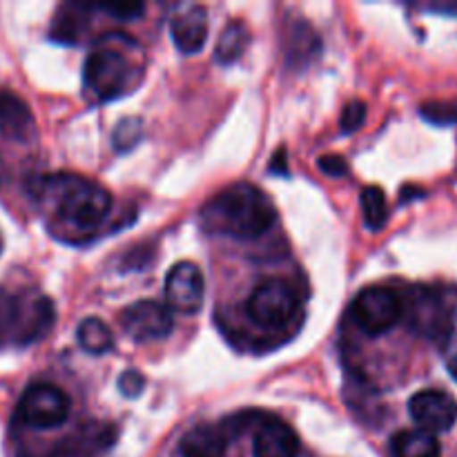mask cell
<instances>
[{
    "label": "cell",
    "instance_id": "cell-25",
    "mask_svg": "<svg viewBox=\"0 0 457 457\" xmlns=\"http://www.w3.org/2000/svg\"><path fill=\"white\" fill-rule=\"evenodd\" d=\"M103 12H110L112 16L119 18V21H137L138 16H143L145 12V4L143 3H128V4H103Z\"/></svg>",
    "mask_w": 457,
    "mask_h": 457
},
{
    "label": "cell",
    "instance_id": "cell-3",
    "mask_svg": "<svg viewBox=\"0 0 457 457\" xmlns=\"http://www.w3.org/2000/svg\"><path fill=\"white\" fill-rule=\"evenodd\" d=\"M54 303L38 290L0 288V348L38 342L54 326Z\"/></svg>",
    "mask_w": 457,
    "mask_h": 457
},
{
    "label": "cell",
    "instance_id": "cell-23",
    "mask_svg": "<svg viewBox=\"0 0 457 457\" xmlns=\"http://www.w3.org/2000/svg\"><path fill=\"white\" fill-rule=\"evenodd\" d=\"M143 388H145V378L141 373H137V370H125L119 378V391L125 397H138Z\"/></svg>",
    "mask_w": 457,
    "mask_h": 457
},
{
    "label": "cell",
    "instance_id": "cell-5",
    "mask_svg": "<svg viewBox=\"0 0 457 457\" xmlns=\"http://www.w3.org/2000/svg\"><path fill=\"white\" fill-rule=\"evenodd\" d=\"M299 311V295L288 281L279 277L262 281L257 288L250 293L245 312L250 320L263 328H281L288 324Z\"/></svg>",
    "mask_w": 457,
    "mask_h": 457
},
{
    "label": "cell",
    "instance_id": "cell-27",
    "mask_svg": "<svg viewBox=\"0 0 457 457\" xmlns=\"http://www.w3.org/2000/svg\"><path fill=\"white\" fill-rule=\"evenodd\" d=\"M0 181H3V163H0Z\"/></svg>",
    "mask_w": 457,
    "mask_h": 457
},
{
    "label": "cell",
    "instance_id": "cell-4",
    "mask_svg": "<svg viewBox=\"0 0 457 457\" xmlns=\"http://www.w3.org/2000/svg\"><path fill=\"white\" fill-rule=\"evenodd\" d=\"M132 76L134 65L125 52L114 47H98L85 61V94H89L94 101H112L128 89Z\"/></svg>",
    "mask_w": 457,
    "mask_h": 457
},
{
    "label": "cell",
    "instance_id": "cell-28",
    "mask_svg": "<svg viewBox=\"0 0 457 457\" xmlns=\"http://www.w3.org/2000/svg\"><path fill=\"white\" fill-rule=\"evenodd\" d=\"M0 253H3V235H0Z\"/></svg>",
    "mask_w": 457,
    "mask_h": 457
},
{
    "label": "cell",
    "instance_id": "cell-22",
    "mask_svg": "<svg viewBox=\"0 0 457 457\" xmlns=\"http://www.w3.org/2000/svg\"><path fill=\"white\" fill-rule=\"evenodd\" d=\"M366 120V103L364 101H351L342 112V132L351 134L360 129Z\"/></svg>",
    "mask_w": 457,
    "mask_h": 457
},
{
    "label": "cell",
    "instance_id": "cell-17",
    "mask_svg": "<svg viewBox=\"0 0 457 457\" xmlns=\"http://www.w3.org/2000/svg\"><path fill=\"white\" fill-rule=\"evenodd\" d=\"M393 457H442L440 442L427 431H400L391 442Z\"/></svg>",
    "mask_w": 457,
    "mask_h": 457
},
{
    "label": "cell",
    "instance_id": "cell-15",
    "mask_svg": "<svg viewBox=\"0 0 457 457\" xmlns=\"http://www.w3.org/2000/svg\"><path fill=\"white\" fill-rule=\"evenodd\" d=\"M179 451L183 457H226L228 451V433L226 428L201 427L190 428L179 442Z\"/></svg>",
    "mask_w": 457,
    "mask_h": 457
},
{
    "label": "cell",
    "instance_id": "cell-19",
    "mask_svg": "<svg viewBox=\"0 0 457 457\" xmlns=\"http://www.w3.org/2000/svg\"><path fill=\"white\" fill-rule=\"evenodd\" d=\"M360 204H361V212H364L366 228L373 232L382 230L388 221V204L382 187L379 186L364 187L360 196Z\"/></svg>",
    "mask_w": 457,
    "mask_h": 457
},
{
    "label": "cell",
    "instance_id": "cell-2",
    "mask_svg": "<svg viewBox=\"0 0 457 457\" xmlns=\"http://www.w3.org/2000/svg\"><path fill=\"white\" fill-rule=\"evenodd\" d=\"M204 221L237 239H257L275 226L277 208L253 183H235L205 205Z\"/></svg>",
    "mask_w": 457,
    "mask_h": 457
},
{
    "label": "cell",
    "instance_id": "cell-1",
    "mask_svg": "<svg viewBox=\"0 0 457 457\" xmlns=\"http://www.w3.org/2000/svg\"><path fill=\"white\" fill-rule=\"evenodd\" d=\"M34 196L54 217L74 230H94L112 210V195L98 183L76 174H47L34 183Z\"/></svg>",
    "mask_w": 457,
    "mask_h": 457
},
{
    "label": "cell",
    "instance_id": "cell-8",
    "mask_svg": "<svg viewBox=\"0 0 457 457\" xmlns=\"http://www.w3.org/2000/svg\"><path fill=\"white\" fill-rule=\"evenodd\" d=\"M446 290L420 288L411 303V324L428 339H446L455 324V306L446 297Z\"/></svg>",
    "mask_w": 457,
    "mask_h": 457
},
{
    "label": "cell",
    "instance_id": "cell-13",
    "mask_svg": "<svg viewBox=\"0 0 457 457\" xmlns=\"http://www.w3.org/2000/svg\"><path fill=\"white\" fill-rule=\"evenodd\" d=\"M208 12L205 7H190L170 21L172 40L181 54H196L208 40Z\"/></svg>",
    "mask_w": 457,
    "mask_h": 457
},
{
    "label": "cell",
    "instance_id": "cell-10",
    "mask_svg": "<svg viewBox=\"0 0 457 457\" xmlns=\"http://www.w3.org/2000/svg\"><path fill=\"white\" fill-rule=\"evenodd\" d=\"M205 279L196 263L179 262L165 277V302L170 311L195 315L204 306Z\"/></svg>",
    "mask_w": 457,
    "mask_h": 457
},
{
    "label": "cell",
    "instance_id": "cell-20",
    "mask_svg": "<svg viewBox=\"0 0 457 457\" xmlns=\"http://www.w3.org/2000/svg\"><path fill=\"white\" fill-rule=\"evenodd\" d=\"M420 114L433 125H457V98L422 103Z\"/></svg>",
    "mask_w": 457,
    "mask_h": 457
},
{
    "label": "cell",
    "instance_id": "cell-12",
    "mask_svg": "<svg viewBox=\"0 0 457 457\" xmlns=\"http://www.w3.org/2000/svg\"><path fill=\"white\" fill-rule=\"evenodd\" d=\"M254 457H297L299 437L293 428L279 418L268 415L253 440Z\"/></svg>",
    "mask_w": 457,
    "mask_h": 457
},
{
    "label": "cell",
    "instance_id": "cell-16",
    "mask_svg": "<svg viewBox=\"0 0 457 457\" xmlns=\"http://www.w3.org/2000/svg\"><path fill=\"white\" fill-rule=\"evenodd\" d=\"M250 45V29L244 21H230L223 31L219 34L217 45H214V58L219 65H232L244 56L245 47Z\"/></svg>",
    "mask_w": 457,
    "mask_h": 457
},
{
    "label": "cell",
    "instance_id": "cell-7",
    "mask_svg": "<svg viewBox=\"0 0 457 457\" xmlns=\"http://www.w3.org/2000/svg\"><path fill=\"white\" fill-rule=\"evenodd\" d=\"M353 315L361 333L369 337H379L395 328L397 321L404 315V306L395 290L386 286H370L355 297Z\"/></svg>",
    "mask_w": 457,
    "mask_h": 457
},
{
    "label": "cell",
    "instance_id": "cell-18",
    "mask_svg": "<svg viewBox=\"0 0 457 457\" xmlns=\"http://www.w3.org/2000/svg\"><path fill=\"white\" fill-rule=\"evenodd\" d=\"M76 339L79 346L89 355H105L114 348V335H112L110 326L98 317H87L76 328Z\"/></svg>",
    "mask_w": 457,
    "mask_h": 457
},
{
    "label": "cell",
    "instance_id": "cell-21",
    "mask_svg": "<svg viewBox=\"0 0 457 457\" xmlns=\"http://www.w3.org/2000/svg\"><path fill=\"white\" fill-rule=\"evenodd\" d=\"M143 134V120L137 119V116H128V119L119 120V125L114 128V134H112V143H114V150L128 152L141 141Z\"/></svg>",
    "mask_w": 457,
    "mask_h": 457
},
{
    "label": "cell",
    "instance_id": "cell-24",
    "mask_svg": "<svg viewBox=\"0 0 457 457\" xmlns=\"http://www.w3.org/2000/svg\"><path fill=\"white\" fill-rule=\"evenodd\" d=\"M317 165H320L321 172L328 174V177H333V179H342V177H346V174H348L346 159H344V156H339V154L320 156Z\"/></svg>",
    "mask_w": 457,
    "mask_h": 457
},
{
    "label": "cell",
    "instance_id": "cell-6",
    "mask_svg": "<svg viewBox=\"0 0 457 457\" xmlns=\"http://www.w3.org/2000/svg\"><path fill=\"white\" fill-rule=\"evenodd\" d=\"M16 413L25 427L38 428V431L58 428L70 418V397L54 384L36 382L25 388Z\"/></svg>",
    "mask_w": 457,
    "mask_h": 457
},
{
    "label": "cell",
    "instance_id": "cell-9",
    "mask_svg": "<svg viewBox=\"0 0 457 457\" xmlns=\"http://www.w3.org/2000/svg\"><path fill=\"white\" fill-rule=\"evenodd\" d=\"M120 326L134 342H156L174 330L172 311L154 299L134 302L120 312Z\"/></svg>",
    "mask_w": 457,
    "mask_h": 457
},
{
    "label": "cell",
    "instance_id": "cell-14",
    "mask_svg": "<svg viewBox=\"0 0 457 457\" xmlns=\"http://www.w3.org/2000/svg\"><path fill=\"white\" fill-rule=\"evenodd\" d=\"M0 134L18 143H25L34 137L31 110L18 94L9 89H0Z\"/></svg>",
    "mask_w": 457,
    "mask_h": 457
},
{
    "label": "cell",
    "instance_id": "cell-26",
    "mask_svg": "<svg viewBox=\"0 0 457 457\" xmlns=\"http://www.w3.org/2000/svg\"><path fill=\"white\" fill-rule=\"evenodd\" d=\"M446 370H449L451 378H453L455 382H457V353H455L453 357H451L449 361H446Z\"/></svg>",
    "mask_w": 457,
    "mask_h": 457
},
{
    "label": "cell",
    "instance_id": "cell-11",
    "mask_svg": "<svg viewBox=\"0 0 457 457\" xmlns=\"http://www.w3.org/2000/svg\"><path fill=\"white\" fill-rule=\"evenodd\" d=\"M409 413L420 427V431H427L431 436L433 433H446L457 422V402L449 393L428 388V391H420L411 397Z\"/></svg>",
    "mask_w": 457,
    "mask_h": 457
}]
</instances>
